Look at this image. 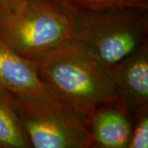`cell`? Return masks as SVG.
<instances>
[{
  "instance_id": "30bf717a",
  "label": "cell",
  "mask_w": 148,
  "mask_h": 148,
  "mask_svg": "<svg viewBox=\"0 0 148 148\" xmlns=\"http://www.w3.org/2000/svg\"><path fill=\"white\" fill-rule=\"evenodd\" d=\"M148 147V107L132 114L127 148Z\"/></svg>"
},
{
  "instance_id": "8fae6325",
  "label": "cell",
  "mask_w": 148,
  "mask_h": 148,
  "mask_svg": "<svg viewBox=\"0 0 148 148\" xmlns=\"http://www.w3.org/2000/svg\"><path fill=\"white\" fill-rule=\"evenodd\" d=\"M26 3L25 0H0V18L20 9Z\"/></svg>"
},
{
  "instance_id": "ba28073f",
  "label": "cell",
  "mask_w": 148,
  "mask_h": 148,
  "mask_svg": "<svg viewBox=\"0 0 148 148\" xmlns=\"http://www.w3.org/2000/svg\"><path fill=\"white\" fill-rule=\"evenodd\" d=\"M17 114L15 97L0 87V148H32Z\"/></svg>"
},
{
  "instance_id": "7a4b0ae2",
  "label": "cell",
  "mask_w": 148,
  "mask_h": 148,
  "mask_svg": "<svg viewBox=\"0 0 148 148\" xmlns=\"http://www.w3.org/2000/svg\"><path fill=\"white\" fill-rule=\"evenodd\" d=\"M72 42L106 68L148 40V9L121 8L72 13Z\"/></svg>"
},
{
  "instance_id": "3957f363",
  "label": "cell",
  "mask_w": 148,
  "mask_h": 148,
  "mask_svg": "<svg viewBox=\"0 0 148 148\" xmlns=\"http://www.w3.org/2000/svg\"><path fill=\"white\" fill-rule=\"evenodd\" d=\"M73 16L53 0L27 2L0 18V41L35 60L72 40Z\"/></svg>"
},
{
  "instance_id": "5b68a950",
  "label": "cell",
  "mask_w": 148,
  "mask_h": 148,
  "mask_svg": "<svg viewBox=\"0 0 148 148\" xmlns=\"http://www.w3.org/2000/svg\"><path fill=\"white\" fill-rule=\"evenodd\" d=\"M106 69L114 85L118 101L131 115L148 107V40Z\"/></svg>"
},
{
  "instance_id": "6da1fadb",
  "label": "cell",
  "mask_w": 148,
  "mask_h": 148,
  "mask_svg": "<svg viewBox=\"0 0 148 148\" xmlns=\"http://www.w3.org/2000/svg\"><path fill=\"white\" fill-rule=\"evenodd\" d=\"M33 62L50 92L84 121L99 106L119 102L106 67L75 43H68Z\"/></svg>"
},
{
  "instance_id": "52a82bcc",
  "label": "cell",
  "mask_w": 148,
  "mask_h": 148,
  "mask_svg": "<svg viewBox=\"0 0 148 148\" xmlns=\"http://www.w3.org/2000/svg\"><path fill=\"white\" fill-rule=\"evenodd\" d=\"M132 115L119 102L95 108L86 121L94 141L93 147L127 148Z\"/></svg>"
},
{
  "instance_id": "7c38bea8",
  "label": "cell",
  "mask_w": 148,
  "mask_h": 148,
  "mask_svg": "<svg viewBox=\"0 0 148 148\" xmlns=\"http://www.w3.org/2000/svg\"><path fill=\"white\" fill-rule=\"evenodd\" d=\"M26 2H33V1H39V0H25Z\"/></svg>"
},
{
  "instance_id": "9c48e42d",
  "label": "cell",
  "mask_w": 148,
  "mask_h": 148,
  "mask_svg": "<svg viewBox=\"0 0 148 148\" xmlns=\"http://www.w3.org/2000/svg\"><path fill=\"white\" fill-rule=\"evenodd\" d=\"M71 13L121 8L148 9V0H53Z\"/></svg>"
},
{
  "instance_id": "8992f818",
  "label": "cell",
  "mask_w": 148,
  "mask_h": 148,
  "mask_svg": "<svg viewBox=\"0 0 148 148\" xmlns=\"http://www.w3.org/2000/svg\"><path fill=\"white\" fill-rule=\"evenodd\" d=\"M0 87L16 96L55 97L40 78L35 63L1 41Z\"/></svg>"
},
{
  "instance_id": "277c9868",
  "label": "cell",
  "mask_w": 148,
  "mask_h": 148,
  "mask_svg": "<svg viewBox=\"0 0 148 148\" xmlns=\"http://www.w3.org/2000/svg\"><path fill=\"white\" fill-rule=\"evenodd\" d=\"M14 97L32 147H93L94 141L84 120L57 98Z\"/></svg>"
}]
</instances>
